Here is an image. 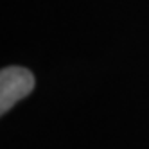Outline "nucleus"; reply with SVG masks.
Returning a JSON list of instances; mask_svg holds the SVG:
<instances>
[{"mask_svg": "<svg viewBox=\"0 0 149 149\" xmlns=\"http://www.w3.org/2000/svg\"><path fill=\"white\" fill-rule=\"evenodd\" d=\"M34 88V76L24 67H6L0 72V111L2 115L27 97Z\"/></svg>", "mask_w": 149, "mask_h": 149, "instance_id": "f257e3e1", "label": "nucleus"}]
</instances>
